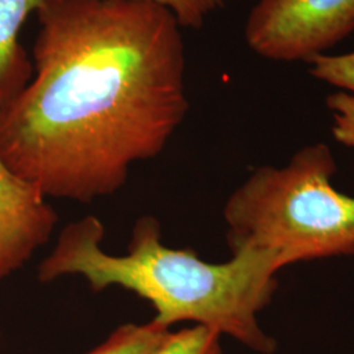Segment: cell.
<instances>
[{"mask_svg":"<svg viewBox=\"0 0 354 354\" xmlns=\"http://www.w3.org/2000/svg\"><path fill=\"white\" fill-rule=\"evenodd\" d=\"M0 337H1V330H0Z\"/></svg>","mask_w":354,"mask_h":354,"instance_id":"7c38bea8","label":"cell"},{"mask_svg":"<svg viewBox=\"0 0 354 354\" xmlns=\"http://www.w3.org/2000/svg\"><path fill=\"white\" fill-rule=\"evenodd\" d=\"M104 234L93 215L68 223L38 266V281L82 276L96 292L117 286L150 302L152 322L165 328L192 322L256 353H276L277 342L257 320L279 286L276 274L283 266L276 254L244 250L226 263H207L193 251L165 245L160 223L151 215L136 222L125 254L105 252Z\"/></svg>","mask_w":354,"mask_h":354,"instance_id":"7a4b0ae2","label":"cell"},{"mask_svg":"<svg viewBox=\"0 0 354 354\" xmlns=\"http://www.w3.org/2000/svg\"><path fill=\"white\" fill-rule=\"evenodd\" d=\"M44 6L45 0H0V113L33 76V62L19 36L29 15Z\"/></svg>","mask_w":354,"mask_h":354,"instance_id":"8992f818","label":"cell"},{"mask_svg":"<svg viewBox=\"0 0 354 354\" xmlns=\"http://www.w3.org/2000/svg\"><path fill=\"white\" fill-rule=\"evenodd\" d=\"M327 106L332 114V133L335 140L354 149V95L339 91L329 95Z\"/></svg>","mask_w":354,"mask_h":354,"instance_id":"8fae6325","label":"cell"},{"mask_svg":"<svg viewBox=\"0 0 354 354\" xmlns=\"http://www.w3.org/2000/svg\"><path fill=\"white\" fill-rule=\"evenodd\" d=\"M168 330L152 320L147 324H122L114 329L105 342L86 354H150Z\"/></svg>","mask_w":354,"mask_h":354,"instance_id":"52a82bcc","label":"cell"},{"mask_svg":"<svg viewBox=\"0 0 354 354\" xmlns=\"http://www.w3.org/2000/svg\"><path fill=\"white\" fill-rule=\"evenodd\" d=\"M54 1V0H45ZM159 4L174 13L178 24L187 28L200 29L207 17L222 7L223 0H137Z\"/></svg>","mask_w":354,"mask_h":354,"instance_id":"30bf717a","label":"cell"},{"mask_svg":"<svg viewBox=\"0 0 354 354\" xmlns=\"http://www.w3.org/2000/svg\"><path fill=\"white\" fill-rule=\"evenodd\" d=\"M33 74L0 113V158L48 198L91 203L163 151L189 109L181 28L137 0H54Z\"/></svg>","mask_w":354,"mask_h":354,"instance_id":"6da1fadb","label":"cell"},{"mask_svg":"<svg viewBox=\"0 0 354 354\" xmlns=\"http://www.w3.org/2000/svg\"><path fill=\"white\" fill-rule=\"evenodd\" d=\"M354 30V0H259L244 36L257 55L308 62Z\"/></svg>","mask_w":354,"mask_h":354,"instance_id":"277c9868","label":"cell"},{"mask_svg":"<svg viewBox=\"0 0 354 354\" xmlns=\"http://www.w3.org/2000/svg\"><path fill=\"white\" fill-rule=\"evenodd\" d=\"M307 64L310 75L354 95V51L339 55L320 54Z\"/></svg>","mask_w":354,"mask_h":354,"instance_id":"9c48e42d","label":"cell"},{"mask_svg":"<svg viewBox=\"0 0 354 354\" xmlns=\"http://www.w3.org/2000/svg\"><path fill=\"white\" fill-rule=\"evenodd\" d=\"M336 169L324 143L256 168L223 209L231 253L266 251L283 266L354 254V197L332 185Z\"/></svg>","mask_w":354,"mask_h":354,"instance_id":"3957f363","label":"cell"},{"mask_svg":"<svg viewBox=\"0 0 354 354\" xmlns=\"http://www.w3.org/2000/svg\"><path fill=\"white\" fill-rule=\"evenodd\" d=\"M57 222L48 197L0 158V279L26 266L49 241Z\"/></svg>","mask_w":354,"mask_h":354,"instance_id":"5b68a950","label":"cell"},{"mask_svg":"<svg viewBox=\"0 0 354 354\" xmlns=\"http://www.w3.org/2000/svg\"><path fill=\"white\" fill-rule=\"evenodd\" d=\"M223 1H226V0H223Z\"/></svg>","mask_w":354,"mask_h":354,"instance_id":"4fadbf2b","label":"cell"},{"mask_svg":"<svg viewBox=\"0 0 354 354\" xmlns=\"http://www.w3.org/2000/svg\"><path fill=\"white\" fill-rule=\"evenodd\" d=\"M222 335L203 326L183 328L165 335L150 354H222Z\"/></svg>","mask_w":354,"mask_h":354,"instance_id":"ba28073f","label":"cell"}]
</instances>
